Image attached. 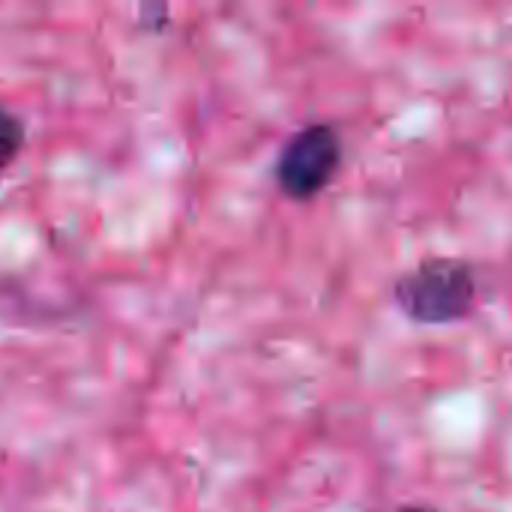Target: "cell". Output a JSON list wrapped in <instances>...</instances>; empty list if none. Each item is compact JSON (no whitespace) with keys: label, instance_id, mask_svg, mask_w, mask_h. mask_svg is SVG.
I'll return each instance as SVG.
<instances>
[{"label":"cell","instance_id":"1","mask_svg":"<svg viewBox=\"0 0 512 512\" xmlns=\"http://www.w3.org/2000/svg\"><path fill=\"white\" fill-rule=\"evenodd\" d=\"M399 309L417 324H453L462 321L480 294L477 276L465 261L432 258L414 267L396 282Z\"/></svg>","mask_w":512,"mask_h":512},{"label":"cell","instance_id":"2","mask_svg":"<svg viewBox=\"0 0 512 512\" xmlns=\"http://www.w3.org/2000/svg\"><path fill=\"white\" fill-rule=\"evenodd\" d=\"M342 165V141L333 126L315 123L300 129L276 162V180L285 195L309 201L321 195Z\"/></svg>","mask_w":512,"mask_h":512},{"label":"cell","instance_id":"3","mask_svg":"<svg viewBox=\"0 0 512 512\" xmlns=\"http://www.w3.org/2000/svg\"><path fill=\"white\" fill-rule=\"evenodd\" d=\"M21 141H24V129H21L18 117L9 114V111L0 105V171L18 156Z\"/></svg>","mask_w":512,"mask_h":512},{"label":"cell","instance_id":"4","mask_svg":"<svg viewBox=\"0 0 512 512\" xmlns=\"http://www.w3.org/2000/svg\"><path fill=\"white\" fill-rule=\"evenodd\" d=\"M396 512H435V510H423V507H405V510H396Z\"/></svg>","mask_w":512,"mask_h":512}]
</instances>
